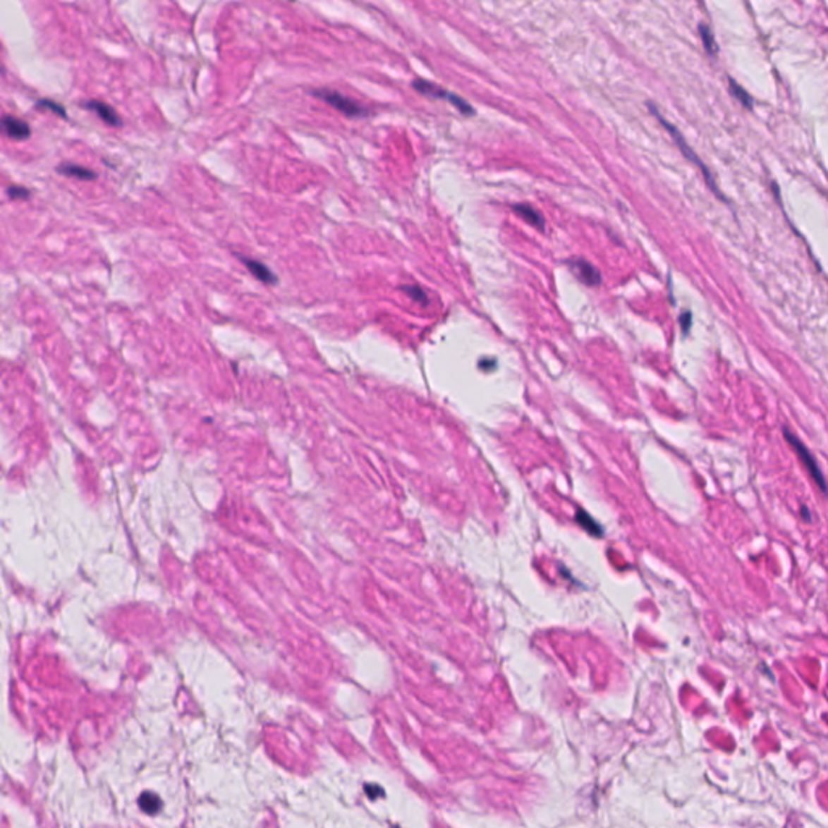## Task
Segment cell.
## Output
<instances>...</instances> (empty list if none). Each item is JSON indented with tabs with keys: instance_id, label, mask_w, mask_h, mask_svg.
Returning <instances> with one entry per match:
<instances>
[{
	"instance_id": "cell-1",
	"label": "cell",
	"mask_w": 828,
	"mask_h": 828,
	"mask_svg": "<svg viewBox=\"0 0 828 828\" xmlns=\"http://www.w3.org/2000/svg\"><path fill=\"white\" fill-rule=\"evenodd\" d=\"M783 435H785V439H786L788 444L793 446V450L796 451L799 461L803 463V466L805 468V471L809 473V476L812 477V481L815 482L817 487H819L822 490V492H824L827 495L828 494V485H827V481H825V476H824V474H822L819 465H817L815 456L812 453H810L808 446H805L803 444V442L799 440L796 437V435H794L788 427L783 429Z\"/></svg>"
},
{
	"instance_id": "cell-2",
	"label": "cell",
	"mask_w": 828,
	"mask_h": 828,
	"mask_svg": "<svg viewBox=\"0 0 828 828\" xmlns=\"http://www.w3.org/2000/svg\"><path fill=\"white\" fill-rule=\"evenodd\" d=\"M312 94L319 99H322L330 106L335 107L336 110H340L341 114L348 115V117H363V115L367 114V109L363 107L360 102L353 101L351 97L345 96V94H341L339 91H334V90H314Z\"/></svg>"
},
{
	"instance_id": "cell-3",
	"label": "cell",
	"mask_w": 828,
	"mask_h": 828,
	"mask_svg": "<svg viewBox=\"0 0 828 828\" xmlns=\"http://www.w3.org/2000/svg\"><path fill=\"white\" fill-rule=\"evenodd\" d=\"M413 86L416 87V90H418L419 92L426 94V96H430V97H442V99H449V101H450L451 104H453V106H455L456 109H460L463 114H473V112H474V109H473L471 106H469V104L465 101V99H461V97L455 96L453 92H449V91H446V90H444V87H440V86H437V85H434V83L426 81V80H422V78H418V80H414V81H413Z\"/></svg>"
},
{
	"instance_id": "cell-4",
	"label": "cell",
	"mask_w": 828,
	"mask_h": 828,
	"mask_svg": "<svg viewBox=\"0 0 828 828\" xmlns=\"http://www.w3.org/2000/svg\"><path fill=\"white\" fill-rule=\"evenodd\" d=\"M568 264L571 266L573 272H575L586 285H599L600 284L602 277H600L599 270L595 269L590 262L584 261V259H570Z\"/></svg>"
},
{
	"instance_id": "cell-5",
	"label": "cell",
	"mask_w": 828,
	"mask_h": 828,
	"mask_svg": "<svg viewBox=\"0 0 828 828\" xmlns=\"http://www.w3.org/2000/svg\"><path fill=\"white\" fill-rule=\"evenodd\" d=\"M240 261L245 264L248 267V270L256 277L259 281H262V284L266 285H275L279 281L277 275H275L272 270H270L266 264L261 262V261H256V259H250V257H245V256H238Z\"/></svg>"
},
{
	"instance_id": "cell-6",
	"label": "cell",
	"mask_w": 828,
	"mask_h": 828,
	"mask_svg": "<svg viewBox=\"0 0 828 828\" xmlns=\"http://www.w3.org/2000/svg\"><path fill=\"white\" fill-rule=\"evenodd\" d=\"M2 128L4 133L8 135L13 140H26L31 136V128L25 120H20L13 117V115H4L2 117Z\"/></svg>"
},
{
	"instance_id": "cell-7",
	"label": "cell",
	"mask_w": 828,
	"mask_h": 828,
	"mask_svg": "<svg viewBox=\"0 0 828 828\" xmlns=\"http://www.w3.org/2000/svg\"><path fill=\"white\" fill-rule=\"evenodd\" d=\"M83 107L87 109V110H92V112H96L99 115V118L106 121L107 125L110 126H120L121 125V120L118 117V114L115 112V110L109 106L106 102H101V101H86L83 104Z\"/></svg>"
},
{
	"instance_id": "cell-8",
	"label": "cell",
	"mask_w": 828,
	"mask_h": 828,
	"mask_svg": "<svg viewBox=\"0 0 828 828\" xmlns=\"http://www.w3.org/2000/svg\"><path fill=\"white\" fill-rule=\"evenodd\" d=\"M57 172L62 173V175L75 176V178H80V180H92V178H96V173L91 172L90 169L81 167V165H76V164H70V162L60 164L59 167H57Z\"/></svg>"
},
{
	"instance_id": "cell-9",
	"label": "cell",
	"mask_w": 828,
	"mask_h": 828,
	"mask_svg": "<svg viewBox=\"0 0 828 828\" xmlns=\"http://www.w3.org/2000/svg\"><path fill=\"white\" fill-rule=\"evenodd\" d=\"M513 211L516 214H520L524 220H528L529 224H532L534 227H539L540 230H544V217L542 214L539 211H535L531 206H528V204H515L513 206Z\"/></svg>"
},
{
	"instance_id": "cell-10",
	"label": "cell",
	"mask_w": 828,
	"mask_h": 828,
	"mask_svg": "<svg viewBox=\"0 0 828 828\" xmlns=\"http://www.w3.org/2000/svg\"><path fill=\"white\" fill-rule=\"evenodd\" d=\"M401 290L405 291L406 295H410V298H413L414 301L421 303V305H427V295H426V291L421 288V286L405 285V286H401Z\"/></svg>"
},
{
	"instance_id": "cell-11",
	"label": "cell",
	"mask_w": 828,
	"mask_h": 828,
	"mask_svg": "<svg viewBox=\"0 0 828 828\" xmlns=\"http://www.w3.org/2000/svg\"><path fill=\"white\" fill-rule=\"evenodd\" d=\"M37 107L49 109V110H52V112H55L57 115H60V117L67 118V110H65L62 106H60L59 102L51 101V99H41V101L37 102Z\"/></svg>"
},
{
	"instance_id": "cell-12",
	"label": "cell",
	"mask_w": 828,
	"mask_h": 828,
	"mask_svg": "<svg viewBox=\"0 0 828 828\" xmlns=\"http://www.w3.org/2000/svg\"><path fill=\"white\" fill-rule=\"evenodd\" d=\"M699 31H700V36H702L705 47H707V51L710 54H715L717 52V46H715V41H714V35H712V31L707 28V25H700L699 26Z\"/></svg>"
},
{
	"instance_id": "cell-13",
	"label": "cell",
	"mask_w": 828,
	"mask_h": 828,
	"mask_svg": "<svg viewBox=\"0 0 828 828\" xmlns=\"http://www.w3.org/2000/svg\"><path fill=\"white\" fill-rule=\"evenodd\" d=\"M7 195L10 200H26V197H30V190L23 186H8L7 188Z\"/></svg>"
},
{
	"instance_id": "cell-14",
	"label": "cell",
	"mask_w": 828,
	"mask_h": 828,
	"mask_svg": "<svg viewBox=\"0 0 828 828\" xmlns=\"http://www.w3.org/2000/svg\"><path fill=\"white\" fill-rule=\"evenodd\" d=\"M730 85H731V87H733V94H735L736 97L741 99V102L744 104V106H748V107H749V106H753V104H750V102H753V101H750V97L748 96L746 92H744V90H743L741 86H738L735 81H730Z\"/></svg>"
},
{
	"instance_id": "cell-15",
	"label": "cell",
	"mask_w": 828,
	"mask_h": 828,
	"mask_svg": "<svg viewBox=\"0 0 828 828\" xmlns=\"http://www.w3.org/2000/svg\"><path fill=\"white\" fill-rule=\"evenodd\" d=\"M689 321H691V314H689V312H684L683 316H681V322H683V329H684V332H686V330L689 329Z\"/></svg>"
},
{
	"instance_id": "cell-16",
	"label": "cell",
	"mask_w": 828,
	"mask_h": 828,
	"mask_svg": "<svg viewBox=\"0 0 828 828\" xmlns=\"http://www.w3.org/2000/svg\"><path fill=\"white\" fill-rule=\"evenodd\" d=\"M801 515H803V516H804V520H805V521H810V515H809V510H808V508H805V506H803V508H801Z\"/></svg>"
}]
</instances>
